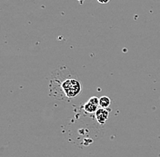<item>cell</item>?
<instances>
[{
    "instance_id": "6da1fadb",
    "label": "cell",
    "mask_w": 160,
    "mask_h": 157,
    "mask_svg": "<svg viewBox=\"0 0 160 157\" xmlns=\"http://www.w3.org/2000/svg\"><path fill=\"white\" fill-rule=\"evenodd\" d=\"M50 95L58 100H68L77 97L82 90L78 78L68 69H57L50 79Z\"/></svg>"
},
{
    "instance_id": "7a4b0ae2",
    "label": "cell",
    "mask_w": 160,
    "mask_h": 157,
    "mask_svg": "<svg viewBox=\"0 0 160 157\" xmlns=\"http://www.w3.org/2000/svg\"><path fill=\"white\" fill-rule=\"evenodd\" d=\"M110 109L108 108H102L100 107L97 110V112L95 113V116H96V119L98 121V123L99 125H105L108 118L109 116V113H110Z\"/></svg>"
},
{
    "instance_id": "3957f363",
    "label": "cell",
    "mask_w": 160,
    "mask_h": 157,
    "mask_svg": "<svg viewBox=\"0 0 160 157\" xmlns=\"http://www.w3.org/2000/svg\"><path fill=\"white\" fill-rule=\"evenodd\" d=\"M98 106L97 105L91 103L89 100L83 105V110L87 113V114H95L98 110Z\"/></svg>"
},
{
    "instance_id": "277c9868",
    "label": "cell",
    "mask_w": 160,
    "mask_h": 157,
    "mask_svg": "<svg viewBox=\"0 0 160 157\" xmlns=\"http://www.w3.org/2000/svg\"><path fill=\"white\" fill-rule=\"evenodd\" d=\"M110 101L109 97L108 96H102L99 98V106L102 108H108L110 105Z\"/></svg>"
},
{
    "instance_id": "5b68a950",
    "label": "cell",
    "mask_w": 160,
    "mask_h": 157,
    "mask_svg": "<svg viewBox=\"0 0 160 157\" xmlns=\"http://www.w3.org/2000/svg\"><path fill=\"white\" fill-rule=\"evenodd\" d=\"M109 1L110 0H98V3H100V4H103V5H105V4H108Z\"/></svg>"
}]
</instances>
